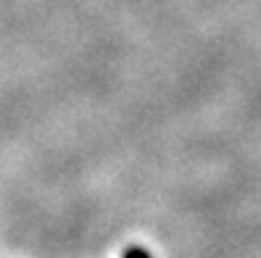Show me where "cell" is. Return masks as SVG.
<instances>
[{"instance_id": "cell-1", "label": "cell", "mask_w": 261, "mask_h": 258, "mask_svg": "<svg viewBox=\"0 0 261 258\" xmlns=\"http://www.w3.org/2000/svg\"><path fill=\"white\" fill-rule=\"evenodd\" d=\"M124 258H150L143 248H129L127 253H124Z\"/></svg>"}]
</instances>
